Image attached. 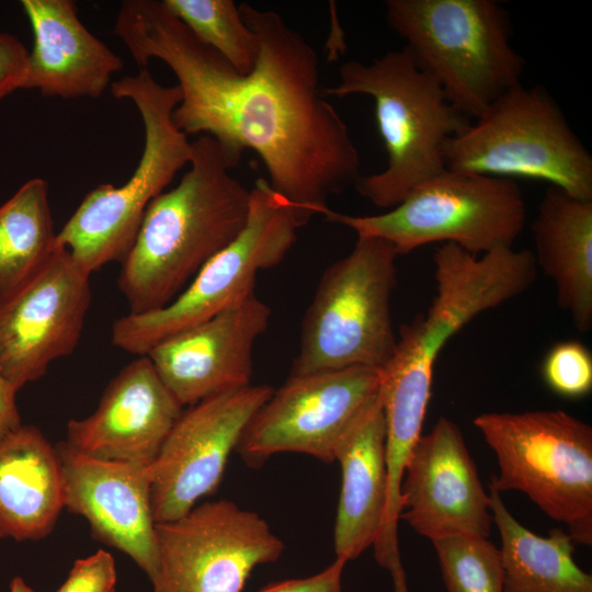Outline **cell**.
Here are the masks:
<instances>
[{
	"instance_id": "1",
	"label": "cell",
	"mask_w": 592,
	"mask_h": 592,
	"mask_svg": "<svg viewBox=\"0 0 592 592\" xmlns=\"http://www.w3.org/2000/svg\"><path fill=\"white\" fill-rule=\"evenodd\" d=\"M239 9L259 43L248 75L201 43L162 1H123L114 32L139 69L159 59L177 77V128L208 135L239 157L244 149L258 153L269 184L304 226L330 208L331 195L355 185L360 153L319 89L315 48L281 14L248 3Z\"/></svg>"
},
{
	"instance_id": "2",
	"label": "cell",
	"mask_w": 592,
	"mask_h": 592,
	"mask_svg": "<svg viewBox=\"0 0 592 592\" xmlns=\"http://www.w3.org/2000/svg\"><path fill=\"white\" fill-rule=\"evenodd\" d=\"M240 158L208 135L192 141L190 169L149 204L122 261L117 285L128 314L170 304L241 232L250 190L231 174Z\"/></svg>"
},
{
	"instance_id": "3",
	"label": "cell",
	"mask_w": 592,
	"mask_h": 592,
	"mask_svg": "<svg viewBox=\"0 0 592 592\" xmlns=\"http://www.w3.org/2000/svg\"><path fill=\"white\" fill-rule=\"evenodd\" d=\"M322 94H365L373 99L387 167L361 175L354 187L362 197L387 209L418 184L446 171V143L470 124L449 103L440 84L417 66L406 47L389 50L369 64L344 62L338 84Z\"/></svg>"
},
{
	"instance_id": "4",
	"label": "cell",
	"mask_w": 592,
	"mask_h": 592,
	"mask_svg": "<svg viewBox=\"0 0 592 592\" xmlns=\"http://www.w3.org/2000/svg\"><path fill=\"white\" fill-rule=\"evenodd\" d=\"M386 19L417 66L463 115L478 117L522 83L506 10L494 0H387Z\"/></svg>"
},
{
	"instance_id": "5",
	"label": "cell",
	"mask_w": 592,
	"mask_h": 592,
	"mask_svg": "<svg viewBox=\"0 0 592 592\" xmlns=\"http://www.w3.org/2000/svg\"><path fill=\"white\" fill-rule=\"evenodd\" d=\"M113 96L137 107L145 132L144 149L130 178L119 186L101 184L81 201L57 232V242L87 274L124 260L149 204L189 164L192 143L172 121L181 100L179 87L160 84L147 68L111 84Z\"/></svg>"
},
{
	"instance_id": "6",
	"label": "cell",
	"mask_w": 592,
	"mask_h": 592,
	"mask_svg": "<svg viewBox=\"0 0 592 592\" xmlns=\"http://www.w3.org/2000/svg\"><path fill=\"white\" fill-rule=\"evenodd\" d=\"M444 161L452 172L547 182L592 201V155L542 86L500 95L446 143Z\"/></svg>"
},
{
	"instance_id": "7",
	"label": "cell",
	"mask_w": 592,
	"mask_h": 592,
	"mask_svg": "<svg viewBox=\"0 0 592 592\" xmlns=\"http://www.w3.org/2000/svg\"><path fill=\"white\" fill-rule=\"evenodd\" d=\"M474 425L493 451L489 486L520 491L574 543L592 544V428L563 410L485 412Z\"/></svg>"
},
{
	"instance_id": "8",
	"label": "cell",
	"mask_w": 592,
	"mask_h": 592,
	"mask_svg": "<svg viewBox=\"0 0 592 592\" xmlns=\"http://www.w3.org/2000/svg\"><path fill=\"white\" fill-rule=\"evenodd\" d=\"M398 257L384 239L357 237L352 251L323 272L303 319L289 376L380 368L390 358L397 344L390 301Z\"/></svg>"
},
{
	"instance_id": "9",
	"label": "cell",
	"mask_w": 592,
	"mask_h": 592,
	"mask_svg": "<svg viewBox=\"0 0 592 592\" xmlns=\"http://www.w3.org/2000/svg\"><path fill=\"white\" fill-rule=\"evenodd\" d=\"M322 216L357 237L390 242L399 255L435 242L481 255L513 247L525 226L526 204L514 180L446 170L383 214L349 215L329 208Z\"/></svg>"
},
{
	"instance_id": "10",
	"label": "cell",
	"mask_w": 592,
	"mask_h": 592,
	"mask_svg": "<svg viewBox=\"0 0 592 592\" xmlns=\"http://www.w3.org/2000/svg\"><path fill=\"white\" fill-rule=\"evenodd\" d=\"M299 227L292 206L267 180L259 178L250 190L247 223L238 237L212 258L170 304L115 320L113 345L136 356L146 355L164 339L242 301L254 293L258 272L285 258Z\"/></svg>"
},
{
	"instance_id": "11",
	"label": "cell",
	"mask_w": 592,
	"mask_h": 592,
	"mask_svg": "<svg viewBox=\"0 0 592 592\" xmlns=\"http://www.w3.org/2000/svg\"><path fill=\"white\" fill-rule=\"evenodd\" d=\"M156 539L151 592H242L253 569L285 548L260 514L226 499L156 523Z\"/></svg>"
},
{
	"instance_id": "12",
	"label": "cell",
	"mask_w": 592,
	"mask_h": 592,
	"mask_svg": "<svg viewBox=\"0 0 592 592\" xmlns=\"http://www.w3.org/2000/svg\"><path fill=\"white\" fill-rule=\"evenodd\" d=\"M378 389L379 371L367 366L289 376L251 418L236 452L250 467L278 453L333 463L341 436Z\"/></svg>"
},
{
	"instance_id": "13",
	"label": "cell",
	"mask_w": 592,
	"mask_h": 592,
	"mask_svg": "<svg viewBox=\"0 0 592 592\" xmlns=\"http://www.w3.org/2000/svg\"><path fill=\"white\" fill-rule=\"evenodd\" d=\"M273 391L251 384L182 411L150 466L156 523L185 515L218 488L246 426Z\"/></svg>"
},
{
	"instance_id": "14",
	"label": "cell",
	"mask_w": 592,
	"mask_h": 592,
	"mask_svg": "<svg viewBox=\"0 0 592 592\" xmlns=\"http://www.w3.org/2000/svg\"><path fill=\"white\" fill-rule=\"evenodd\" d=\"M89 278L58 243L35 275L0 300V373L18 391L76 350L92 298Z\"/></svg>"
},
{
	"instance_id": "15",
	"label": "cell",
	"mask_w": 592,
	"mask_h": 592,
	"mask_svg": "<svg viewBox=\"0 0 592 592\" xmlns=\"http://www.w3.org/2000/svg\"><path fill=\"white\" fill-rule=\"evenodd\" d=\"M399 520L432 543L490 535L489 493L460 429L448 418H440L411 453L400 486Z\"/></svg>"
},
{
	"instance_id": "16",
	"label": "cell",
	"mask_w": 592,
	"mask_h": 592,
	"mask_svg": "<svg viewBox=\"0 0 592 592\" xmlns=\"http://www.w3.org/2000/svg\"><path fill=\"white\" fill-rule=\"evenodd\" d=\"M271 308L251 294L215 317L173 334L146 355L182 407L251 385L252 354Z\"/></svg>"
},
{
	"instance_id": "17",
	"label": "cell",
	"mask_w": 592,
	"mask_h": 592,
	"mask_svg": "<svg viewBox=\"0 0 592 592\" xmlns=\"http://www.w3.org/2000/svg\"><path fill=\"white\" fill-rule=\"evenodd\" d=\"M65 509L83 516L92 535L127 555L149 578L158 565L150 466L104 460L57 446Z\"/></svg>"
},
{
	"instance_id": "18",
	"label": "cell",
	"mask_w": 592,
	"mask_h": 592,
	"mask_svg": "<svg viewBox=\"0 0 592 592\" xmlns=\"http://www.w3.org/2000/svg\"><path fill=\"white\" fill-rule=\"evenodd\" d=\"M183 410L139 355L110 382L92 414L68 422L65 443L90 457L151 466Z\"/></svg>"
},
{
	"instance_id": "19",
	"label": "cell",
	"mask_w": 592,
	"mask_h": 592,
	"mask_svg": "<svg viewBox=\"0 0 592 592\" xmlns=\"http://www.w3.org/2000/svg\"><path fill=\"white\" fill-rule=\"evenodd\" d=\"M34 35L24 89L47 98L96 99L123 60L81 22L71 0H22Z\"/></svg>"
},
{
	"instance_id": "20",
	"label": "cell",
	"mask_w": 592,
	"mask_h": 592,
	"mask_svg": "<svg viewBox=\"0 0 592 592\" xmlns=\"http://www.w3.org/2000/svg\"><path fill=\"white\" fill-rule=\"evenodd\" d=\"M334 462L340 464L342 475L334 553L337 558L350 561L374 546L387 508L386 422L379 392L341 436Z\"/></svg>"
},
{
	"instance_id": "21",
	"label": "cell",
	"mask_w": 592,
	"mask_h": 592,
	"mask_svg": "<svg viewBox=\"0 0 592 592\" xmlns=\"http://www.w3.org/2000/svg\"><path fill=\"white\" fill-rule=\"evenodd\" d=\"M65 508L57 447L34 425L0 440V537L18 542L47 536Z\"/></svg>"
},
{
	"instance_id": "22",
	"label": "cell",
	"mask_w": 592,
	"mask_h": 592,
	"mask_svg": "<svg viewBox=\"0 0 592 592\" xmlns=\"http://www.w3.org/2000/svg\"><path fill=\"white\" fill-rule=\"evenodd\" d=\"M536 266L579 332L592 328V201L549 186L531 225Z\"/></svg>"
},
{
	"instance_id": "23",
	"label": "cell",
	"mask_w": 592,
	"mask_h": 592,
	"mask_svg": "<svg viewBox=\"0 0 592 592\" xmlns=\"http://www.w3.org/2000/svg\"><path fill=\"white\" fill-rule=\"evenodd\" d=\"M489 499L501 538L504 592H592V576L576 563L567 532L554 528L539 536L511 514L491 486Z\"/></svg>"
},
{
	"instance_id": "24",
	"label": "cell",
	"mask_w": 592,
	"mask_h": 592,
	"mask_svg": "<svg viewBox=\"0 0 592 592\" xmlns=\"http://www.w3.org/2000/svg\"><path fill=\"white\" fill-rule=\"evenodd\" d=\"M57 247L48 185L31 179L0 205V300L35 275Z\"/></svg>"
},
{
	"instance_id": "25",
	"label": "cell",
	"mask_w": 592,
	"mask_h": 592,
	"mask_svg": "<svg viewBox=\"0 0 592 592\" xmlns=\"http://www.w3.org/2000/svg\"><path fill=\"white\" fill-rule=\"evenodd\" d=\"M166 8L204 45L238 73L254 68L259 43L232 0H162Z\"/></svg>"
},
{
	"instance_id": "26",
	"label": "cell",
	"mask_w": 592,
	"mask_h": 592,
	"mask_svg": "<svg viewBox=\"0 0 592 592\" xmlns=\"http://www.w3.org/2000/svg\"><path fill=\"white\" fill-rule=\"evenodd\" d=\"M433 545L447 592H504L501 554L488 538L452 536Z\"/></svg>"
},
{
	"instance_id": "27",
	"label": "cell",
	"mask_w": 592,
	"mask_h": 592,
	"mask_svg": "<svg viewBox=\"0 0 592 592\" xmlns=\"http://www.w3.org/2000/svg\"><path fill=\"white\" fill-rule=\"evenodd\" d=\"M543 377L556 394L567 398L587 396L592 389V355L578 341L554 345L543 363Z\"/></svg>"
},
{
	"instance_id": "28",
	"label": "cell",
	"mask_w": 592,
	"mask_h": 592,
	"mask_svg": "<svg viewBox=\"0 0 592 592\" xmlns=\"http://www.w3.org/2000/svg\"><path fill=\"white\" fill-rule=\"evenodd\" d=\"M115 561L105 550L77 559L65 582L55 592H115Z\"/></svg>"
},
{
	"instance_id": "29",
	"label": "cell",
	"mask_w": 592,
	"mask_h": 592,
	"mask_svg": "<svg viewBox=\"0 0 592 592\" xmlns=\"http://www.w3.org/2000/svg\"><path fill=\"white\" fill-rule=\"evenodd\" d=\"M30 50L15 36L0 33V101L24 89L29 71Z\"/></svg>"
},
{
	"instance_id": "30",
	"label": "cell",
	"mask_w": 592,
	"mask_h": 592,
	"mask_svg": "<svg viewBox=\"0 0 592 592\" xmlns=\"http://www.w3.org/2000/svg\"><path fill=\"white\" fill-rule=\"evenodd\" d=\"M346 562L335 558L330 566L311 577L285 580L255 592H342V573Z\"/></svg>"
},
{
	"instance_id": "31",
	"label": "cell",
	"mask_w": 592,
	"mask_h": 592,
	"mask_svg": "<svg viewBox=\"0 0 592 592\" xmlns=\"http://www.w3.org/2000/svg\"><path fill=\"white\" fill-rule=\"evenodd\" d=\"M16 392L18 390L0 373V440L22 425Z\"/></svg>"
},
{
	"instance_id": "32",
	"label": "cell",
	"mask_w": 592,
	"mask_h": 592,
	"mask_svg": "<svg viewBox=\"0 0 592 592\" xmlns=\"http://www.w3.org/2000/svg\"><path fill=\"white\" fill-rule=\"evenodd\" d=\"M10 592H35V591L32 588H30L22 578L15 577L11 581Z\"/></svg>"
}]
</instances>
